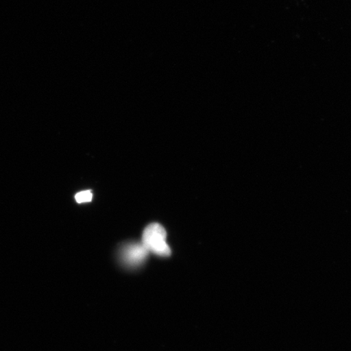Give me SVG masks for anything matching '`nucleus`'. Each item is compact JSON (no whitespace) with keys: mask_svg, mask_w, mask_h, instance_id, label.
Wrapping results in <instances>:
<instances>
[{"mask_svg":"<svg viewBox=\"0 0 351 351\" xmlns=\"http://www.w3.org/2000/svg\"><path fill=\"white\" fill-rule=\"evenodd\" d=\"M166 237L165 228L160 223H153L144 230L142 243L149 252L162 257L169 256L171 250Z\"/></svg>","mask_w":351,"mask_h":351,"instance_id":"f257e3e1","label":"nucleus"},{"mask_svg":"<svg viewBox=\"0 0 351 351\" xmlns=\"http://www.w3.org/2000/svg\"><path fill=\"white\" fill-rule=\"evenodd\" d=\"M149 252L143 243H131L125 245L121 253V261L130 267L142 265L147 260Z\"/></svg>","mask_w":351,"mask_h":351,"instance_id":"f03ea898","label":"nucleus"},{"mask_svg":"<svg viewBox=\"0 0 351 351\" xmlns=\"http://www.w3.org/2000/svg\"><path fill=\"white\" fill-rule=\"evenodd\" d=\"M93 199V195L90 191H85L77 193L75 199L78 204L89 203Z\"/></svg>","mask_w":351,"mask_h":351,"instance_id":"7ed1b4c3","label":"nucleus"}]
</instances>
